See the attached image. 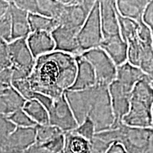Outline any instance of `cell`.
<instances>
[{"label": "cell", "mask_w": 153, "mask_h": 153, "mask_svg": "<svg viewBox=\"0 0 153 153\" xmlns=\"http://www.w3.org/2000/svg\"><path fill=\"white\" fill-rule=\"evenodd\" d=\"M76 74L75 56L54 51L36 59L27 79L34 92L56 99L73 85Z\"/></svg>", "instance_id": "1"}, {"label": "cell", "mask_w": 153, "mask_h": 153, "mask_svg": "<svg viewBox=\"0 0 153 153\" xmlns=\"http://www.w3.org/2000/svg\"><path fill=\"white\" fill-rule=\"evenodd\" d=\"M64 94L78 125L89 118L96 133L112 128L115 118L108 87L96 85L84 90L68 89Z\"/></svg>", "instance_id": "2"}, {"label": "cell", "mask_w": 153, "mask_h": 153, "mask_svg": "<svg viewBox=\"0 0 153 153\" xmlns=\"http://www.w3.org/2000/svg\"><path fill=\"white\" fill-rule=\"evenodd\" d=\"M152 106L153 88L151 81L145 75L134 86L129 111L122 122L131 127L151 128Z\"/></svg>", "instance_id": "3"}, {"label": "cell", "mask_w": 153, "mask_h": 153, "mask_svg": "<svg viewBox=\"0 0 153 153\" xmlns=\"http://www.w3.org/2000/svg\"><path fill=\"white\" fill-rule=\"evenodd\" d=\"M9 59L13 70L12 81L27 79L36 62L26 43V38H19L8 43Z\"/></svg>", "instance_id": "4"}, {"label": "cell", "mask_w": 153, "mask_h": 153, "mask_svg": "<svg viewBox=\"0 0 153 153\" xmlns=\"http://www.w3.org/2000/svg\"><path fill=\"white\" fill-rule=\"evenodd\" d=\"M81 54L90 49L99 48L103 40L99 1H97L88 15L76 36Z\"/></svg>", "instance_id": "5"}, {"label": "cell", "mask_w": 153, "mask_h": 153, "mask_svg": "<svg viewBox=\"0 0 153 153\" xmlns=\"http://www.w3.org/2000/svg\"><path fill=\"white\" fill-rule=\"evenodd\" d=\"M80 55L92 65L97 78V85L108 87L116 79L117 66L100 48L90 49Z\"/></svg>", "instance_id": "6"}, {"label": "cell", "mask_w": 153, "mask_h": 153, "mask_svg": "<svg viewBox=\"0 0 153 153\" xmlns=\"http://www.w3.org/2000/svg\"><path fill=\"white\" fill-rule=\"evenodd\" d=\"M48 112L50 125L58 128L64 133L74 131L78 126L65 94L53 99Z\"/></svg>", "instance_id": "7"}, {"label": "cell", "mask_w": 153, "mask_h": 153, "mask_svg": "<svg viewBox=\"0 0 153 153\" xmlns=\"http://www.w3.org/2000/svg\"><path fill=\"white\" fill-rule=\"evenodd\" d=\"M133 89L117 79L114 80L108 86L111 103L115 118L112 128H117L123 123L122 120L129 111Z\"/></svg>", "instance_id": "8"}, {"label": "cell", "mask_w": 153, "mask_h": 153, "mask_svg": "<svg viewBox=\"0 0 153 153\" xmlns=\"http://www.w3.org/2000/svg\"><path fill=\"white\" fill-rule=\"evenodd\" d=\"M36 127H16L0 145L1 153H25L36 143Z\"/></svg>", "instance_id": "9"}, {"label": "cell", "mask_w": 153, "mask_h": 153, "mask_svg": "<svg viewBox=\"0 0 153 153\" xmlns=\"http://www.w3.org/2000/svg\"><path fill=\"white\" fill-rule=\"evenodd\" d=\"M77 33L78 32L75 30L64 25H59L51 32L55 44V51L74 55L81 54L76 40Z\"/></svg>", "instance_id": "10"}, {"label": "cell", "mask_w": 153, "mask_h": 153, "mask_svg": "<svg viewBox=\"0 0 153 153\" xmlns=\"http://www.w3.org/2000/svg\"><path fill=\"white\" fill-rule=\"evenodd\" d=\"M103 38L120 34L115 0H99Z\"/></svg>", "instance_id": "11"}, {"label": "cell", "mask_w": 153, "mask_h": 153, "mask_svg": "<svg viewBox=\"0 0 153 153\" xmlns=\"http://www.w3.org/2000/svg\"><path fill=\"white\" fill-rule=\"evenodd\" d=\"M91 10L81 1L76 4L65 6L57 19L59 25H64L79 33Z\"/></svg>", "instance_id": "12"}, {"label": "cell", "mask_w": 153, "mask_h": 153, "mask_svg": "<svg viewBox=\"0 0 153 153\" xmlns=\"http://www.w3.org/2000/svg\"><path fill=\"white\" fill-rule=\"evenodd\" d=\"M74 56L76 62V77L73 85L69 89L84 90L95 86L97 85V78L94 70L91 63L81 55Z\"/></svg>", "instance_id": "13"}, {"label": "cell", "mask_w": 153, "mask_h": 153, "mask_svg": "<svg viewBox=\"0 0 153 153\" xmlns=\"http://www.w3.org/2000/svg\"><path fill=\"white\" fill-rule=\"evenodd\" d=\"M99 48L106 52L116 66L127 62L128 44L120 34L104 38Z\"/></svg>", "instance_id": "14"}, {"label": "cell", "mask_w": 153, "mask_h": 153, "mask_svg": "<svg viewBox=\"0 0 153 153\" xmlns=\"http://www.w3.org/2000/svg\"><path fill=\"white\" fill-rule=\"evenodd\" d=\"M26 43L35 59L55 51V44L51 33L45 31L30 32Z\"/></svg>", "instance_id": "15"}, {"label": "cell", "mask_w": 153, "mask_h": 153, "mask_svg": "<svg viewBox=\"0 0 153 153\" xmlns=\"http://www.w3.org/2000/svg\"><path fill=\"white\" fill-rule=\"evenodd\" d=\"M11 14V42L19 38H27L30 33L27 11L19 8L13 1H9Z\"/></svg>", "instance_id": "16"}, {"label": "cell", "mask_w": 153, "mask_h": 153, "mask_svg": "<svg viewBox=\"0 0 153 153\" xmlns=\"http://www.w3.org/2000/svg\"><path fill=\"white\" fill-rule=\"evenodd\" d=\"M149 1L150 0H115V4L121 16L140 22Z\"/></svg>", "instance_id": "17"}, {"label": "cell", "mask_w": 153, "mask_h": 153, "mask_svg": "<svg viewBox=\"0 0 153 153\" xmlns=\"http://www.w3.org/2000/svg\"><path fill=\"white\" fill-rule=\"evenodd\" d=\"M26 101L11 86L7 93L0 95V114L8 116L15 111L21 109Z\"/></svg>", "instance_id": "18"}, {"label": "cell", "mask_w": 153, "mask_h": 153, "mask_svg": "<svg viewBox=\"0 0 153 153\" xmlns=\"http://www.w3.org/2000/svg\"><path fill=\"white\" fill-rule=\"evenodd\" d=\"M145 75L146 74L139 68L132 65L128 62H126L117 66L116 79L124 85L133 88L135 84Z\"/></svg>", "instance_id": "19"}, {"label": "cell", "mask_w": 153, "mask_h": 153, "mask_svg": "<svg viewBox=\"0 0 153 153\" xmlns=\"http://www.w3.org/2000/svg\"><path fill=\"white\" fill-rule=\"evenodd\" d=\"M63 153H92L90 141L74 131L65 133Z\"/></svg>", "instance_id": "20"}, {"label": "cell", "mask_w": 153, "mask_h": 153, "mask_svg": "<svg viewBox=\"0 0 153 153\" xmlns=\"http://www.w3.org/2000/svg\"><path fill=\"white\" fill-rule=\"evenodd\" d=\"M22 109L37 125H48L49 115L46 108L36 99L26 100Z\"/></svg>", "instance_id": "21"}, {"label": "cell", "mask_w": 153, "mask_h": 153, "mask_svg": "<svg viewBox=\"0 0 153 153\" xmlns=\"http://www.w3.org/2000/svg\"><path fill=\"white\" fill-rule=\"evenodd\" d=\"M30 32L45 31L51 33L59 26L58 21L37 14H29L28 16Z\"/></svg>", "instance_id": "22"}, {"label": "cell", "mask_w": 153, "mask_h": 153, "mask_svg": "<svg viewBox=\"0 0 153 153\" xmlns=\"http://www.w3.org/2000/svg\"><path fill=\"white\" fill-rule=\"evenodd\" d=\"M64 7L57 0H36V14L57 20Z\"/></svg>", "instance_id": "23"}, {"label": "cell", "mask_w": 153, "mask_h": 153, "mask_svg": "<svg viewBox=\"0 0 153 153\" xmlns=\"http://www.w3.org/2000/svg\"><path fill=\"white\" fill-rule=\"evenodd\" d=\"M117 18L119 24L120 34L126 43L137 36L139 22L121 16L117 11Z\"/></svg>", "instance_id": "24"}, {"label": "cell", "mask_w": 153, "mask_h": 153, "mask_svg": "<svg viewBox=\"0 0 153 153\" xmlns=\"http://www.w3.org/2000/svg\"><path fill=\"white\" fill-rule=\"evenodd\" d=\"M36 143L43 145L55 138L61 134L65 133L55 126L48 125H37L36 126Z\"/></svg>", "instance_id": "25"}, {"label": "cell", "mask_w": 153, "mask_h": 153, "mask_svg": "<svg viewBox=\"0 0 153 153\" xmlns=\"http://www.w3.org/2000/svg\"><path fill=\"white\" fill-rule=\"evenodd\" d=\"M7 116L16 127L28 128L36 127L37 126L22 108L15 111Z\"/></svg>", "instance_id": "26"}, {"label": "cell", "mask_w": 153, "mask_h": 153, "mask_svg": "<svg viewBox=\"0 0 153 153\" xmlns=\"http://www.w3.org/2000/svg\"><path fill=\"white\" fill-rule=\"evenodd\" d=\"M72 131H74L77 135L87 139V140L90 141V142L92 140L96 133L94 125L89 118H86L82 123L79 124L77 127Z\"/></svg>", "instance_id": "27"}, {"label": "cell", "mask_w": 153, "mask_h": 153, "mask_svg": "<svg viewBox=\"0 0 153 153\" xmlns=\"http://www.w3.org/2000/svg\"><path fill=\"white\" fill-rule=\"evenodd\" d=\"M11 85L15 90L18 91L26 100L33 99L35 92L32 90L29 82L27 79L14 80L11 82Z\"/></svg>", "instance_id": "28"}, {"label": "cell", "mask_w": 153, "mask_h": 153, "mask_svg": "<svg viewBox=\"0 0 153 153\" xmlns=\"http://www.w3.org/2000/svg\"><path fill=\"white\" fill-rule=\"evenodd\" d=\"M16 128V126L7 118V116L0 114V145L4 142Z\"/></svg>", "instance_id": "29"}, {"label": "cell", "mask_w": 153, "mask_h": 153, "mask_svg": "<svg viewBox=\"0 0 153 153\" xmlns=\"http://www.w3.org/2000/svg\"><path fill=\"white\" fill-rule=\"evenodd\" d=\"M11 21L9 9L4 16L0 19V38L7 43L11 42Z\"/></svg>", "instance_id": "30"}, {"label": "cell", "mask_w": 153, "mask_h": 153, "mask_svg": "<svg viewBox=\"0 0 153 153\" xmlns=\"http://www.w3.org/2000/svg\"><path fill=\"white\" fill-rule=\"evenodd\" d=\"M142 21L148 26L153 33V0H150L142 16Z\"/></svg>", "instance_id": "31"}, {"label": "cell", "mask_w": 153, "mask_h": 153, "mask_svg": "<svg viewBox=\"0 0 153 153\" xmlns=\"http://www.w3.org/2000/svg\"><path fill=\"white\" fill-rule=\"evenodd\" d=\"M11 1L29 14H36V0H12Z\"/></svg>", "instance_id": "32"}, {"label": "cell", "mask_w": 153, "mask_h": 153, "mask_svg": "<svg viewBox=\"0 0 153 153\" xmlns=\"http://www.w3.org/2000/svg\"><path fill=\"white\" fill-rule=\"evenodd\" d=\"M104 153H128L125 147L120 143L114 142L111 143Z\"/></svg>", "instance_id": "33"}, {"label": "cell", "mask_w": 153, "mask_h": 153, "mask_svg": "<svg viewBox=\"0 0 153 153\" xmlns=\"http://www.w3.org/2000/svg\"><path fill=\"white\" fill-rule=\"evenodd\" d=\"M12 76L13 70H11V67L4 69L0 72V82L11 85L12 82Z\"/></svg>", "instance_id": "34"}, {"label": "cell", "mask_w": 153, "mask_h": 153, "mask_svg": "<svg viewBox=\"0 0 153 153\" xmlns=\"http://www.w3.org/2000/svg\"><path fill=\"white\" fill-rule=\"evenodd\" d=\"M25 153H50L46 149L44 148L43 146L37 143L34 144L30 146L27 150L25 152Z\"/></svg>", "instance_id": "35"}, {"label": "cell", "mask_w": 153, "mask_h": 153, "mask_svg": "<svg viewBox=\"0 0 153 153\" xmlns=\"http://www.w3.org/2000/svg\"><path fill=\"white\" fill-rule=\"evenodd\" d=\"M143 153H153V128H150L148 143Z\"/></svg>", "instance_id": "36"}, {"label": "cell", "mask_w": 153, "mask_h": 153, "mask_svg": "<svg viewBox=\"0 0 153 153\" xmlns=\"http://www.w3.org/2000/svg\"><path fill=\"white\" fill-rule=\"evenodd\" d=\"M9 9V1L0 0V19L7 12Z\"/></svg>", "instance_id": "37"}, {"label": "cell", "mask_w": 153, "mask_h": 153, "mask_svg": "<svg viewBox=\"0 0 153 153\" xmlns=\"http://www.w3.org/2000/svg\"><path fill=\"white\" fill-rule=\"evenodd\" d=\"M11 87V85H8V84L0 82V95H3L7 93Z\"/></svg>", "instance_id": "38"}, {"label": "cell", "mask_w": 153, "mask_h": 153, "mask_svg": "<svg viewBox=\"0 0 153 153\" xmlns=\"http://www.w3.org/2000/svg\"><path fill=\"white\" fill-rule=\"evenodd\" d=\"M57 1H59V2L61 3L63 5L69 6L79 3L80 1H81V0H57Z\"/></svg>", "instance_id": "39"}, {"label": "cell", "mask_w": 153, "mask_h": 153, "mask_svg": "<svg viewBox=\"0 0 153 153\" xmlns=\"http://www.w3.org/2000/svg\"><path fill=\"white\" fill-rule=\"evenodd\" d=\"M147 76H148L149 79H150L151 82H153V64L152 68L150 69V72H149V73L147 74Z\"/></svg>", "instance_id": "40"}, {"label": "cell", "mask_w": 153, "mask_h": 153, "mask_svg": "<svg viewBox=\"0 0 153 153\" xmlns=\"http://www.w3.org/2000/svg\"><path fill=\"white\" fill-rule=\"evenodd\" d=\"M151 85H152V87L153 88V82H151Z\"/></svg>", "instance_id": "41"}, {"label": "cell", "mask_w": 153, "mask_h": 153, "mask_svg": "<svg viewBox=\"0 0 153 153\" xmlns=\"http://www.w3.org/2000/svg\"><path fill=\"white\" fill-rule=\"evenodd\" d=\"M6 1H12V0H6Z\"/></svg>", "instance_id": "42"}, {"label": "cell", "mask_w": 153, "mask_h": 153, "mask_svg": "<svg viewBox=\"0 0 153 153\" xmlns=\"http://www.w3.org/2000/svg\"><path fill=\"white\" fill-rule=\"evenodd\" d=\"M60 153H63V152H60Z\"/></svg>", "instance_id": "43"}, {"label": "cell", "mask_w": 153, "mask_h": 153, "mask_svg": "<svg viewBox=\"0 0 153 153\" xmlns=\"http://www.w3.org/2000/svg\"><path fill=\"white\" fill-rule=\"evenodd\" d=\"M0 153H1V152H0Z\"/></svg>", "instance_id": "44"}, {"label": "cell", "mask_w": 153, "mask_h": 153, "mask_svg": "<svg viewBox=\"0 0 153 153\" xmlns=\"http://www.w3.org/2000/svg\"><path fill=\"white\" fill-rule=\"evenodd\" d=\"M152 36H153V33H152Z\"/></svg>", "instance_id": "45"}]
</instances>
